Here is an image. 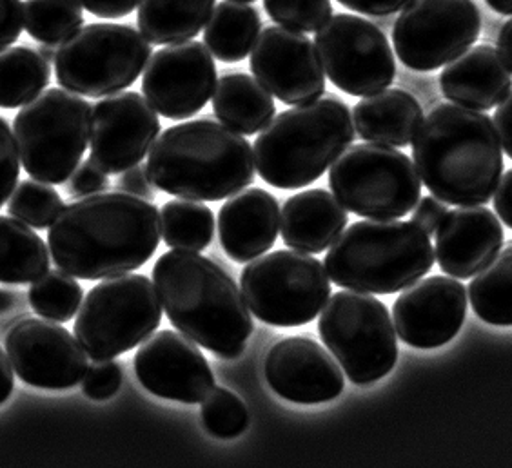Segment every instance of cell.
Masks as SVG:
<instances>
[{
  "label": "cell",
  "instance_id": "cell-1",
  "mask_svg": "<svg viewBox=\"0 0 512 468\" xmlns=\"http://www.w3.org/2000/svg\"><path fill=\"white\" fill-rule=\"evenodd\" d=\"M160 213L129 193H95L66 205L48 233L55 265L82 280H104L148 264L160 244Z\"/></svg>",
  "mask_w": 512,
  "mask_h": 468
},
{
  "label": "cell",
  "instance_id": "cell-2",
  "mask_svg": "<svg viewBox=\"0 0 512 468\" xmlns=\"http://www.w3.org/2000/svg\"><path fill=\"white\" fill-rule=\"evenodd\" d=\"M153 283L169 322L189 340L227 360L244 354L255 325L244 294L220 265L173 249L158 258Z\"/></svg>",
  "mask_w": 512,
  "mask_h": 468
},
{
  "label": "cell",
  "instance_id": "cell-3",
  "mask_svg": "<svg viewBox=\"0 0 512 468\" xmlns=\"http://www.w3.org/2000/svg\"><path fill=\"white\" fill-rule=\"evenodd\" d=\"M413 158L425 187L447 205L487 204L503 175L493 120L458 104H440L424 118Z\"/></svg>",
  "mask_w": 512,
  "mask_h": 468
},
{
  "label": "cell",
  "instance_id": "cell-4",
  "mask_svg": "<svg viewBox=\"0 0 512 468\" xmlns=\"http://www.w3.org/2000/svg\"><path fill=\"white\" fill-rule=\"evenodd\" d=\"M155 189L198 202H220L255 180L253 147L231 127L211 118L169 127L149 149Z\"/></svg>",
  "mask_w": 512,
  "mask_h": 468
},
{
  "label": "cell",
  "instance_id": "cell-5",
  "mask_svg": "<svg viewBox=\"0 0 512 468\" xmlns=\"http://www.w3.org/2000/svg\"><path fill=\"white\" fill-rule=\"evenodd\" d=\"M351 109L340 98H316L271 118L253 144L256 171L276 189L311 186L355 140Z\"/></svg>",
  "mask_w": 512,
  "mask_h": 468
},
{
  "label": "cell",
  "instance_id": "cell-6",
  "mask_svg": "<svg viewBox=\"0 0 512 468\" xmlns=\"http://www.w3.org/2000/svg\"><path fill=\"white\" fill-rule=\"evenodd\" d=\"M325 271L342 289L394 294L422 280L434 265L429 234L404 220H362L338 234Z\"/></svg>",
  "mask_w": 512,
  "mask_h": 468
},
{
  "label": "cell",
  "instance_id": "cell-7",
  "mask_svg": "<svg viewBox=\"0 0 512 468\" xmlns=\"http://www.w3.org/2000/svg\"><path fill=\"white\" fill-rule=\"evenodd\" d=\"M91 104L68 89L51 88L24 104L13 122L26 173L59 186L79 167L91 133Z\"/></svg>",
  "mask_w": 512,
  "mask_h": 468
},
{
  "label": "cell",
  "instance_id": "cell-8",
  "mask_svg": "<svg viewBox=\"0 0 512 468\" xmlns=\"http://www.w3.org/2000/svg\"><path fill=\"white\" fill-rule=\"evenodd\" d=\"M162 303L142 274H119L97 283L80 303L75 338L93 361L113 360L157 331Z\"/></svg>",
  "mask_w": 512,
  "mask_h": 468
},
{
  "label": "cell",
  "instance_id": "cell-9",
  "mask_svg": "<svg viewBox=\"0 0 512 468\" xmlns=\"http://www.w3.org/2000/svg\"><path fill=\"white\" fill-rule=\"evenodd\" d=\"M329 186L347 211L375 220L404 218L422 198L413 160L375 142L347 147L329 171Z\"/></svg>",
  "mask_w": 512,
  "mask_h": 468
},
{
  "label": "cell",
  "instance_id": "cell-10",
  "mask_svg": "<svg viewBox=\"0 0 512 468\" xmlns=\"http://www.w3.org/2000/svg\"><path fill=\"white\" fill-rule=\"evenodd\" d=\"M151 57V42L124 24H88L60 42L55 75L77 95L102 98L137 82Z\"/></svg>",
  "mask_w": 512,
  "mask_h": 468
},
{
  "label": "cell",
  "instance_id": "cell-11",
  "mask_svg": "<svg viewBox=\"0 0 512 468\" xmlns=\"http://www.w3.org/2000/svg\"><path fill=\"white\" fill-rule=\"evenodd\" d=\"M318 332L355 385L382 380L398 360L393 320L384 303L371 294H333L320 314Z\"/></svg>",
  "mask_w": 512,
  "mask_h": 468
},
{
  "label": "cell",
  "instance_id": "cell-12",
  "mask_svg": "<svg viewBox=\"0 0 512 468\" xmlns=\"http://www.w3.org/2000/svg\"><path fill=\"white\" fill-rule=\"evenodd\" d=\"M240 283L249 311L273 327L313 322L331 296V278L322 262L300 251L258 256L242 271Z\"/></svg>",
  "mask_w": 512,
  "mask_h": 468
},
{
  "label": "cell",
  "instance_id": "cell-13",
  "mask_svg": "<svg viewBox=\"0 0 512 468\" xmlns=\"http://www.w3.org/2000/svg\"><path fill=\"white\" fill-rule=\"evenodd\" d=\"M482 31L474 0H409L394 22V51L414 71H434L473 48Z\"/></svg>",
  "mask_w": 512,
  "mask_h": 468
},
{
  "label": "cell",
  "instance_id": "cell-14",
  "mask_svg": "<svg viewBox=\"0 0 512 468\" xmlns=\"http://www.w3.org/2000/svg\"><path fill=\"white\" fill-rule=\"evenodd\" d=\"M315 48L325 75L351 97H367L393 84V49L371 20L333 15L316 30Z\"/></svg>",
  "mask_w": 512,
  "mask_h": 468
},
{
  "label": "cell",
  "instance_id": "cell-15",
  "mask_svg": "<svg viewBox=\"0 0 512 468\" xmlns=\"http://www.w3.org/2000/svg\"><path fill=\"white\" fill-rule=\"evenodd\" d=\"M217 88V64L197 40L168 44L149 57L142 91L157 113L186 120L206 108Z\"/></svg>",
  "mask_w": 512,
  "mask_h": 468
},
{
  "label": "cell",
  "instance_id": "cell-16",
  "mask_svg": "<svg viewBox=\"0 0 512 468\" xmlns=\"http://www.w3.org/2000/svg\"><path fill=\"white\" fill-rule=\"evenodd\" d=\"M157 111L135 91L113 93L91 109L89 158L108 175L137 166L160 135Z\"/></svg>",
  "mask_w": 512,
  "mask_h": 468
},
{
  "label": "cell",
  "instance_id": "cell-17",
  "mask_svg": "<svg viewBox=\"0 0 512 468\" xmlns=\"http://www.w3.org/2000/svg\"><path fill=\"white\" fill-rule=\"evenodd\" d=\"M251 71L287 106L313 102L325 93V71L315 42L302 31L267 26L251 49Z\"/></svg>",
  "mask_w": 512,
  "mask_h": 468
},
{
  "label": "cell",
  "instance_id": "cell-18",
  "mask_svg": "<svg viewBox=\"0 0 512 468\" xmlns=\"http://www.w3.org/2000/svg\"><path fill=\"white\" fill-rule=\"evenodd\" d=\"M6 351L20 380L39 389H71L88 371V354L79 340L48 318H26L13 325Z\"/></svg>",
  "mask_w": 512,
  "mask_h": 468
},
{
  "label": "cell",
  "instance_id": "cell-19",
  "mask_svg": "<svg viewBox=\"0 0 512 468\" xmlns=\"http://www.w3.org/2000/svg\"><path fill=\"white\" fill-rule=\"evenodd\" d=\"M133 363L142 387L158 398L200 403L215 387L206 356L184 334L153 332L140 345Z\"/></svg>",
  "mask_w": 512,
  "mask_h": 468
},
{
  "label": "cell",
  "instance_id": "cell-20",
  "mask_svg": "<svg viewBox=\"0 0 512 468\" xmlns=\"http://www.w3.org/2000/svg\"><path fill=\"white\" fill-rule=\"evenodd\" d=\"M467 314V289L447 276L413 283L394 302L393 322L402 342L414 349H438L460 332Z\"/></svg>",
  "mask_w": 512,
  "mask_h": 468
},
{
  "label": "cell",
  "instance_id": "cell-21",
  "mask_svg": "<svg viewBox=\"0 0 512 468\" xmlns=\"http://www.w3.org/2000/svg\"><path fill=\"white\" fill-rule=\"evenodd\" d=\"M269 387L280 398L302 405L333 401L344 392L338 361L309 338H286L273 345L264 363Z\"/></svg>",
  "mask_w": 512,
  "mask_h": 468
},
{
  "label": "cell",
  "instance_id": "cell-22",
  "mask_svg": "<svg viewBox=\"0 0 512 468\" xmlns=\"http://www.w3.org/2000/svg\"><path fill=\"white\" fill-rule=\"evenodd\" d=\"M436 262L458 280L473 278L500 253L503 227L491 209L458 205L436 229Z\"/></svg>",
  "mask_w": 512,
  "mask_h": 468
},
{
  "label": "cell",
  "instance_id": "cell-23",
  "mask_svg": "<svg viewBox=\"0 0 512 468\" xmlns=\"http://www.w3.org/2000/svg\"><path fill=\"white\" fill-rule=\"evenodd\" d=\"M280 233V205L264 189H242L218 213V236L224 253L238 264L267 253Z\"/></svg>",
  "mask_w": 512,
  "mask_h": 468
},
{
  "label": "cell",
  "instance_id": "cell-24",
  "mask_svg": "<svg viewBox=\"0 0 512 468\" xmlns=\"http://www.w3.org/2000/svg\"><path fill=\"white\" fill-rule=\"evenodd\" d=\"M440 88L445 98L458 106L489 111L511 91L512 71L498 49L480 44L445 66Z\"/></svg>",
  "mask_w": 512,
  "mask_h": 468
},
{
  "label": "cell",
  "instance_id": "cell-25",
  "mask_svg": "<svg viewBox=\"0 0 512 468\" xmlns=\"http://www.w3.org/2000/svg\"><path fill=\"white\" fill-rule=\"evenodd\" d=\"M347 209L325 189L291 196L280 216V233L287 247L307 254L324 253L347 225Z\"/></svg>",
  "mask_w": 512,
  "mask_h": 468
},
{
  "label": "cell",
  "instance_id": "cell-26",
  "mask_svg": "<svg viewBox=\"0 0 512 468\" xmlns=\"http://www.w3.org/2000/svg\"><path fill=\"white\" fill-rule=\"evenodd\" d=\"M358 137L384 146L405 147L424 122L420 102L402 89H382L362 98L353 111Z\"/></svg>",
  "mask_w": 512,
  "mask_h": 468
},
{
  "label": "cell",
  "instance_id": "cell-27",
  "mask_svg": "<svg viewBox=\"0 0 512 468\" xmlns=\"http://www.w3.org/2000/svg\"><path fill=\"white\" fill-rule=\"evenodd\" d=\"M213 111L224 126L244 137L256 135L275 117L273 95L246 73H227L217 82Z\"/></svg>",
  "mask_w": 512,
  "mask_h": 468
},
{
  "label": "cell",
  "instance_id": "cell-28",
  "mask_svg": "<svg viewBox=\"0 0 512 468\" xmlns=\"http://www.w3.org/2000/svg\"><path fill=\"white\" fill-rule=\"evenodd\" d=\"M217 0H140L137 24L155 46H168L197 37L206 28Z\"/></svg>",
  "mask_w": 512,
  "mask_h": 468
},
{
  "label": "cell",
  "instance_id": "cell-29",
  "mask_svg": "<svg viewBox=\"0 0 512 468\" xmlns=\"http://www.w3.org/2000/svg\"><path fill=\"white\" fill-rule=\"evenodd\" d=\"M262 30L260 13L242 2H218L204 30V44L215 59L227 64L242 62Z\"/></svg>",
  "mask_w": 512,
  "mask_h": 468
},
{
  "label": "cell",
  "instance_id": "cell-30",
  "mask_svg": "<svg viewBox=\"0 0 512 468\" xmlns=\"http://www.w3.org/2000/svg\"><path fill=\"white\" fill-rule=\"evenodd\" d=\"M50 271V253L39 234L17 218L0 216V283H31Z\"/></svg>",
  "mask_w": 512,
  "mask_h": 468
},
{
  "label": "cell",
  "instance_id": "cell-31",
  "mask_svg": "<svg viewBox=\"0 0 512 468\" xmlns=\"http://www.w3.org/2000/svg\"><path fill=\"white\" fill-rule=\"evenodd\" d=\"M50 62L26 46L0 51V108L15 109L28 104L48 88Z\"/></svg>",
  "mask_w": 512,
  "mask_h": 468
},
{
  "label": "cell",
  "instance_id": "cell-32",
  "mask_svg": "<svg viewBox=\"0 0 512 468\" xmlns=\"http://www.w3.org/2000/svg\"><path fill=\"white\" fill-rule=\"evenodd\" d=\"M474 312L485 323L512 327V244L496 254L469 285Z\"/></svg>",
  "mask_w": 512,
  "mask_h": 468
},
{
  "label": "cell",
  "instance_id": "cell-33",
  "mask_svg": "<svg viewBox=\"0 0 512 468\" xmlns=\"http://www.w3.org/2000/svg\"><path fill=\"white\" fill-rule=\"evenodd\" d=\"M160 231L168 247L200 253L213 242L215 218L198 200H171L160 211Z\"/></svg>",
  "mask_w": 512,
  "mask_h": 468
},
{
  "label": "cell",
  "instance_id": "cell-34",
  "mask_svg": "<svg viewBox=\"0 0 512 468\" xmlns=\"http://www.w3.org/2000/svg\"><path fill=\"white\" fill-rule=\"evenodd\" d=\"M84 8L79 0H26L24 28L40 44H60L82 28Z\"/></svg>",
  "mask_w": 512,
  "mask_h": 468
},
{
  "label": "cell",
  "instance_id": "cell-35",
  "mask_svg": "<svg viewBox=\"0 0 512 468\" xmlns=\"http://www.w3.org/2000/svg\"><path fill=\"white\" fill-rule=\"evenodd\" d=\"M31 309L53 322H69L82 303V287L71 274L62 269L48 271L30 287Z\"/></svg>",
  "mask_w": 512,
  "mask_h": 468
},
{
  "label": "cell",
  "instance_id": "cell-36",
  "mask_svg": "<svg viewBox=\"0 0 512 468\" xmlns=\"http://www.w3.org/2000/svg\"><path fill=\"white\" fill-rule=\"evenodd\" d=\"M64 202L53 187L40 180H24L15 187L8 204L10 216L35 229H48L57 220Z\"/></svg>",
  "mask_w": 512,
  "mask_h": 468
},
{
  "label": "cell",
  "instance_id": "cell-37",
  "mask_svg": "<svg viewBox=\"0 0 512 468\" xmlns=\"http://www.w3.org/2000/svg\"><path fill=\"white\" fill-rule=\"evenodd\" d=\"M202 421L215 438H238L246 432L249 416L246 405L231 390L213 387L202 401Z\"/></svg>",
  "mask_w": 512,
  "mask_h": 468
},
{
  "label": "cell",
  "instance_id": "cell-38",
  "mask_svg": "<svg viewBox=\"0 0 512 468\" xmlns=\"http://www.w3.org/2000/svg\"><path fill=\"white\" fill-rule=\"evenodd\" d=\"M264 8L280 26L302 33L322 28L333 15L331 0H264Z\"/></svg>",
  "mask_w": 512,
  "mask_h": 468
},
{
  "label": "cell",
  "instance_id": "cell-39",
  "mask_svg": "<svg viewBox=\"0 0 512 468\" xmlns=\"http://www.w3.org/2000/svg\"><path fill=\"white\" fill-rule=\"evenodd\" d=\"M20 175V156L17 140L10 124L0 117V209L13 195Z\"/></svg>",
  "mask_w": 512,
  "mask_h": 468
},
{
  "label": "cell",
  "instance_id": "cell-40",
  "mask_svg": "<svg viewBox=\"0 0 512 468\" xmlns=\"http://www.w3.org/2000/svg\"><path fill=\"white\" fill-rule=\"evenodd\" d=\"M122 385V369L113 360H97L82 378V390L91 400H109Z\"/></svg>",
  "mask_w": 512,
  "mask_h": 468
},
{
  "label": "cell",
  "instance_id": "cell-41",
  "mask_svg": "<svg viewBox=\"0 0 512 468\" xmlns=\"http://www.w3.org/2000/svg\"><path fill=\"white\" fill-rule=\"evenodd\" d=\"M108 187V173L95 160L88 158L86 162H82V166L73 171V175L69 176L66 191L73 198H84V196L102 193Z\"/></svg>",
  "mask_w": 512,
  "mask_h": 468
},
{
  "label": "cell",
  "instance_id": "cell-42",
  "mask_svg": "<svg viewBox=\"0 0 512 468\" xmlns=\"http://www.w3.org/2000/svg\"><path fill=\"white\" fill-rule=\"evenodd\" d=\"M24 28V2L0 0V51L19 40Z\"/></svg>",
  "mask_w": 512,
  "mask_h": 468
},
{
  "label": "cell",
  "instance_id": "cell-43",
  "mask_svg": "<svg viewBox=\"0 0 512 468\" xmlns=\"http://www.w3.org/2000/svg\"><path fill=\"white\" fill-rule=\"evenodd\" d=\"M447 213H449L447 204L440 198L425 196V198H420V202L414 207L411 222L418 225L424 233L434 234Z\"/></svg>",
  "mask_w": 512,
  "mask_h": 468
},
{
  "label": "cell",
  "instance_id": "cell-44",
  "mask_svg": "<svg viewBox=\"0 0 512 468\" xmlns=\"http://www.w3.org/2000/svg\"><path fill=\"white\" fill-rule=\"evenodd\" d=\"M119 186L124 193L140 196L144 200H153L157 195L155 186L149 180L148 169L140 164L124 171V175L120 176Z\"/></svg>",
  "mask_w": 512,
  "mask_h": 468
},
{
  "label": "cell",
  "instance_id": "cell-45",
  "mask_svg": "<svg viewBox=\"0 0 512 468\" xmlns=\"http://www.w3.org/2000/svg\"><path fill=\"white\" fill-rule=\"evenodd\" d=\"M84 10L100 19H122L140 4V0H79Z\"/></svg>",
  "mask_w": 512,
  "mask_h": 468
},
{
  "label": "cell",
  "instance_id": "cell-46",
  "mask_svg": "<svg viewBox=\"0 0 512 468\" xmlns=\"http://www.w3.org/2000/svg\"><path fill=\"white\" fill-rule=\"evenodd\" d=\"M347 10L362 13L367 17H389L398 11L404 10L409 0H336Z\"/></svg>",
  "mask_w": 512,
  "mask_h": 468
},
{
  "label": "cell",
  "instance_id": "cell-47",
  "mask_svg": "<svg viewBox=\"0 0 512 468\" xmlns=\"http://www.w3.org/2000/svg\"><path fill=\"white\" fill-rule=\"evenodd\" d=\"M493 122L503 151L512 158V89L500 102V106L494 113Z\"/></svg>",
  "mask_w": 512,
  "mask_h": 468
},
{
  "label": "cell",
  "instance_id": "cell-48",
  "mask_svg": "<svg viewBox=\"0 0 512 468\" xmlns=\"http://www.w3.org/2000/svg\"><path fill=\"white\" fill-rule=\"evenodd\" d=\"M494 209L503 224L512 229V169L500 178L494 191Z\"/></svg>",
  "mask_w": 512,
  "mask_h": 468
},
{
  "label": "cell",
  "instance_id": "cell-49",
  "mask_svg": "<svg viewBox=\"0 0 512 468\" xmlns=\"http://www.w3.org/2000/svg\"><path fill=\"white\" fill-rule=\"evenodd\" d=\"M11 361L8 360L6 352L0 349V405L4 401H8L11 392L15 389V376H13V369H11Z\"/></svg>",
  "mask_w": 512,
  "mask_h": 468
},
{
  "label": "cell",
  "instance_id": "cell-50",
  "mask_svg": "<svg viewBox=\"0 0 512 468\" xmlns=\"http://www.w3.org/2000/svg\"><path fill=\"white\" fill-rule=\"evenodd\" d=\"M498 49H500V55L505 60V64L512 71V19L503 24L502 31L498 35Z\"/></svg>",
  "mask_w": 512,
  "mask_h": 468
},
{
  "label": "cell",
  "instance_id": "cell-51",
  "mask_svg": "<svg viewBox=\"0 0 512 468\" xmlns=\"http://www.w3.org/2000/svg\"><path fill=\"white\" fill-rule=\"evenodd\" d=\"M17 305V294L10 289H0V314L10 312Z\"/></svg>",
  "mask_w": 512,
  "mask_h": 468
},
{
  "label": "cell",
  "instance_id": "cell-52",
  "mask_svg": "<svg viewBox=\"0 0 512 468\" xmlns=\"http://www.w3.org/2000/svg\"><path fill=\"white\" fill-rule=\"evenodd\" d=\"M487 6L496 13L512 15V0H485Z\"/></svg>",
  "mask_w": 512,
  "mask_h": 468
},
{
  "label": "cell",
  "instance_id": "cell-53",
  "mask_svg": "<svg viewBox=\"0 0 512 468\" xmlns=\"http://www.w3.org/2000/svg\"><path fill=\"white\" fill-rule=\"evenodd\" d=\"M39 53L44 59L48 60V62H55L57 48H55V44H42L39 48Z\"/></svg>",
  "mask_w": 512,
  "mask_h": 468
},
{
  "label": "cell",
  "instance_id": "cell-54",
  "mask_svg": "<svg viewBox=\"0 0 512 468\" xmlns=\"http://www.w3.org/2000/svg\"><path fill=\"white\" fill-rule=\"evenodd\" d=\"M235 2H253V0H235Z\"/></svg>",
  "mask_w": 512,
  "mask_h": 468
}]
</instances>
